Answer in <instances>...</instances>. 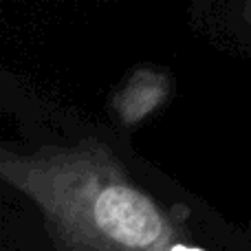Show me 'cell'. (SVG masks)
<instances>
[{
    "label": "cell",
    "mask_w": 251,
    "mask_h": 251,
    "mask_svg": "<svg viewBox=\"0 0 251 251\" xmlns=\"http://www.w3.org/2000/svg\"><path fill=\"white\" fill-rule=\"evenodd\" d=\"M100 229L126 247H148L161 234V216L148 199L124 185L106 187L95 201Z\"/></svg>",
    "instance_id": "obj_1"
},
{
    "label": "cell",
    "mask_w": 251,
    "mask_h": 251,
    "mask_svg": "<svg viewBox=\"0 0 251 251\" xmlns=\"http://www.w3.org/2000/svg\"><path fill=\"white\" fill-rule=\"evenodd\" d=\"M172 251H201V249H192V247H174Z\"/></svg>",
    "instance_id": "obj_2"
}]
</instances>
